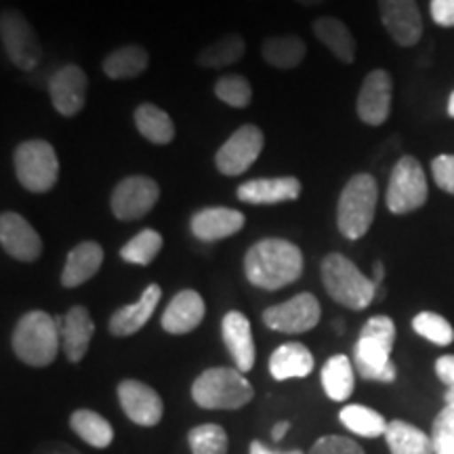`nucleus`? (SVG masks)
<instances>
[{"label":"nucleus","instance_id":"nucleus-1","mask_svg":"<svg viewBox=\"0 0 454 454\" xmlns=\"http://www.w3.org/2000/svg\"><path fill=\"white\" fill-rule=\"evenodd\" d=\"M244 274L253 286L278 291L297 282L303 274V254L297 244L284 238H263L248 248L244 257Z\"/></svg>","mask_w":454,"mask_h":454},{"label":"nucleus","instance_id":"nucleus-2","mask_svg":"<svg viewBox=\"0 0 454 454\" xmlns=\"http://www.w3.org/2000/svg\"><path fill=\"white\" fill-rule=\"evenodd\" d=\"M395 343V325L389 316H372L362 326L354 348V366L366 381L394 383L397 368L391 362Z\"/></svg>","mask_w":454,"mask_h":454},{"label":"nucleus","instance_id":"nucleus-3","mask_svg":"<svg viewBox=\"0 0 454 454\" xmlns=\"http://www.w3.org/2000/svg\"><path fill=\"white\" fill-rule=\"evenodd\" d=\"M11 345H13L15 356L27 366L44 368L53 364L61 345L57 317L43 309L27 311L15 325Z\"/></svg>","mask_w":454,"mask_h":454},{"label":"nucleus","instance_id":"nucleus-4","mask_svg":"<svg viewBox=\"0 0 454 454\" xmlns=\"http://www.w3.org/2000/svg\"><path fill=\"white\" fill-rule=\"evenodd\" d=\"M322 284L333 301L343 308L362 311L377 299L379 286L366 278L351 259L340 253H331L322 259Z\"/></svg>","mask_w":454,"mask_h":454},{"label":"nucleus","instance_id":"nucleus-5","mask_svg":"<svg viewBox=\"0 0 454 454\" xmlns=\"http://www.w3.org/2000/svg\"><path fill=\"white\" fill-rule=\"evenodd\" d=\"M254 389L238 368H207L192 385V397L204 411H238L253 400Z\"/></svg>","mask_w":454,"mask_h":454},{"label":"nucleus","instance_id":"nucleus-6","mask_svg":"<svg viewBox=\"0 0 454 454\" xmlns=\"http://www.w3.org/2000/svg\"><path fill=\"white\" fill-rule=\"evenodd\" d=\"M377 179L368 173H357L340 190L337 204L339 231L348 240H360L371 230L377 213Z\"/></svg>","mask_w":454,"mask_h":454},{"label":"nucleus","instance_id":"nucleus-7","mask_svg":"<svg viewBox=\"0 0 454 454\" xmlns=\"http://www.w3.org/2000/svg\"><path fill=\"white\" fill-rule=\"evenodd\" d=\"M13 164L17 181L32 194L53 190L59 179V158L55 147L44 139H30L17 145Z\"/></svg>","mask_w":454,"mask_h":454},{"label":"nucleus","instance_id":"nucleus-8","mask_svg":"<svg viewBox=\"0 0 454 454\" xmlns=\"http://www.w3.org/2000/svg\"><path fill=\"white\" fill-rule=\"evenodd\" d=\"M0 41L17 70L32 72L41 64L43 44L38 41V34L27 17L17 9H4L0 15Z\"/></svg>","mask_w":454,"mask_h":454},{"label":"nucleus","instance_id":"nucleus-9","mask_svg":"<svg viewBox=\"0 0 454 454\" xmlns=\"http://www.w3.org/2000/svg\"><path fill=\"white\" fill-rule=\"evenodd\" d=\"M427 177L421 162L414 156H402L391 170L387 194H385L389 213L406 215L417 211L427 202Z\"/></svg>","mask_w":454,"mask_h":454},{"label":"nucleus","instance_id":"nucleus-10","mask_svg":"<svg viewBox=\"0 0 454 454\" xmlns=\"http://www.w3.org/2000/svg\"><path fill=\"white\" fill-rule=\"evenodd\" d=\"M263 130L254 124H242L215 154V164H217L219 173L225 177L244 175L257 162L261 152H263Z\"/></svg>","mask_w":454,"mask_h":454},{"label":"nucleus","instance_id":"nucleus-11","mask_svg":"<svg viewBox=\"0 0 454 454\" xmlns=\"http://www.w3.org/2000/svg\"><path fill=\"white\" fill-rule=\"evenodd\" d=\"M322 317L320 301L311 293H299L280 305H271L263 311V325L270 331L284 334H301L317 326Z\"/></svg>","mask_w":454,"mask_h":454},{"label":"nucleus","instance_id":"nucleus-12","mask_svg":"<svg viewBox=\"0 0 454 454\" xmlns=\"http://www.w3.org/2000/svg\"><path fill=\"white\" fill-rule=\"evenodd\" d=\"M160 185L147 175H130L114 187L110 207L114 217L121 221H137L156 207Z\"/></svg>","mask_w":454,"mask_h":454},{"label":"nucleus","instance_id":"nucleus-13","mask_svg":"<svg viewBox=\"0 0 454 454\" xmlns=\"http://www.w3.org/2000/svg\"><path fill=\"white\" fill-rule=\"evenodd\" d=\"M118 402L122 411L135 425L141 427H154L162 421L164 404L156 389L137 379H124L118 385Z\"/></svg>","mask_w":454,"mask_h":454},{"label":"nucleus","instance_id":"nucleus-14","mask_svg":"<svg viewBox=\"0 0 454 454\" xmlns=\"http://www.w3.org/2000/svg\"><path fill=\"white\" fill-rule=\"evenodd\" d=\"M379 13L391 41L412 47L423 36V17L417 0H379Z\"/></svg>","mask_w":454,"mask_h":454},{"label":"nucleus","instance_id":"nucleus-15","mask_svg":"<svg viewBox=\"0 0 454 454\" xmlns=\"http://www.w3.org/2000/svg\"><path fill=\"white\" fill-rule=\"evenodd\" d=\"M0 244L3 251L21 263H34L43 254V240L30 221L20 213L0 215Z\"/></svg>","mask_w":454,"mask_h":454},{"label":"nucleus","instance_id":"nucleus-16","mask_svg":"<svg viewBox=\"0 0 454 454\" xmlns=\"http://www.w3.org/2000/svg\"><path fill=\"white\" fill-rule=\"evenodd\" d=\"M87 90L89 78L78 66H64L49 81L51 104H53L55 112H59L64 118H74L82 112Z\"/></svg>","mask_w":454,"mask_h":454},{"label":"nucleus","instance_id":"nucleus-17","mask_svg":"<svg viewBox=\"0 0 454 454\" xmlns=\"http://www.w3.org/2000/svg\"><path fill=\"white\" fill-rule=\"evenodd\" d=\"M391 93H394V82H391L389 72L372 70L357 93V118L371 127H381L389 118Z\"/></svg>","mask_w":454,"mask_h":454},{"label":"nucleus","instance_id":"nucleus-18","mask_svg":"<svg viewBox=\"0 0 454 454\" xmlns=\"http://www.w3.org/2000/svg\"><path fill=\"white\" fill-rule=\"evenodd\" d=\"M61 334V349L72 364H78L87 356L95 334V322L84 305H74L66 316L57 317Z\"/></svg>","mask_w":454,"mask_h":454},{"label":"nucleus","instance_id":"nucleus-19","mask_svg":"<svg viewBox=\"0 0 454 454\" xmlns=\"http://www.w3.org/2000/svg\"><path fill=\"white\" fill-rule=\"evenodd\" d=\"M221 334H223V343L238 371H253L257 349H254L253 328L248 317L242 311H227L223 322H221Z\"/></svg>","mask_w":454,"mask_h":454},{"label":"nucleus","instance_id":"nucleus-20","mask_svg":"<svg viewBox=\"0 0 454 454\" xmlns=\"http://www.w3.org/2000/svg\"><path fill=\"white\" fill-rule=\"evenodd\" d=\"M160 299H162L160 284H150L135 303L124 305V308L114 311L110 322H107L110 333L114 337H130V334L139 333L141 328L150 322V317L154 316Z\"/></svg>","mask_w":454,"mask_h":454},{"label":"nucleus","instance_id":"nucleus-21","mask_svg":"<svg viewBox=\"0 0 454 454\" xmlns=\"http://www.w3.org/2000/svg\"><path fill=\"white\" fill-rule=\"evenodd\" d=\"M247 223L244 213L227 207H208L198 211L190 221V230L198 240L217 242L236 236Z\"/></svg>","mask_w":454,"mask_h":454},{"label":"nucleus","instance_id":"nucleus-22","mask_svg":"<svg viewBox=\"0 0 454 454\" xmlns=\"http://www.w3.org/2000/svg\"><path fill=\"white\" fill-rule=\"evenodd\" d=\"M204 314H207V305L200 293L187 288L170 299L162 314V328L168 334H187L200 326Z\"/></svg>","mask_w":454,"mask_h":454},{"label":"nucleus","instance_id":"nucleus-23","mask_svg":"<svg viewBox=\"0 0 454 454\" xmlns=\"http://www.w3.org/2000/svg\"><path fill=\"white\" fill-rule=\"evenodd\" d=\"M238 200L248 204H280L293 202L301 196V181L297 177H263L251 179L238 187Z\"/></svg>","mask_w":454,"mask_h":454},{"label":"nucleus","instance_id":"nucleus-24","mask_svg":"<svg viewBox=\"0 0 454 454\" xmlns=\"http://www.w3.org/2000/svg\"><path fill=\"white\" fill-rule=\"evenodd\" d=\"M104 263V248L99 242L84 240L67 253L64 271H61V284L66 288L82 286L90 278L98 274Z\"/></svg>","mask_w":454,"mask_h":454},{"label":"nucleus","instance_id":"nucleus-25","mask_svg":"<svg viewBox=\"0 0 454 454\" xmlns=\"http://www.w3.org/2000/svg\"><path fill=\"white\" fill-rule=\"evenodd\" d=\"M314 356L303 343H284L274 349L270 357V372L276 381H288V379H303L314 371Z\"/></svg>","mask_w":454,"mask_h":454},{"label":"nucleus","instance_id":"nucleus-26","mask_svg":"<svg viewBox=\"0 0 454 454\" xmlns=\"http://www.w3.org/2000/svg\"><path fill=\"white\" fill-rule=\"evenodd\" d=\"M311 27H314L317 41L325 44V47L337 57L340 64H348V66L354 64L357 43L354 34H351V30L343 24V21L337 20V17L322 15L317 17Z\"/></svg>","mask_w":454,"mask_h":454},{"label":"nucleus","instance_id":"nucleus-27","mask_svg":"<svg viewBox=\"0 0 454 454\" xmlns=\"http://www.w3.org/2000/svg\"><path fill=\"white\" fill-rule=\"evenodd\" d=\"M356 366L351 364L348 356L337 354L328 357L326 364L322 366V387L325 394L331 397L333 402H345L349 400L356 387Z\"/></svg>","mask_w":454,"mask_h":454},{"label":"nucleus","instance_id":"nucleus-28","mask_svg":"<svg viewBox=\"0 0 454 454\" xmlns=\"http://www.w3.org/2000/svg\"><path fill=\"white\" fill-rule=\"evenodd\" d=\"M261 55L271 67L278 70H293L301 66V61L308 55V44L301 36H270L261 44Z\"/></svg>","mask_w":454,"mask_h":454},{"label":"nucleus","instance_id":"nucleus-29","mask_svg":"<svg viewBox=\"0 0 454 454\" xmlns=\"http://www.w3.org/2000/svg\"><path fill=\"white\" fill-rule=\"evenodd\" d=\"M150 66V53L139 44H124L104 59V74L112 81H129L139 76Z\"/></svg>","mask_w":454,"mask_h":454},{"label":"nucleus","instance_id":"nucleus-30","mask_svg":"<svg viewBox=\"0 0 454 454\" xmlns=\"http://www.w3.org/2000/svg\"><path fill=\"white\" fill-rule=\"evenodd\" d=\"M247 53V41L240 34L231 32L225 36L217 38V41L207 44L196 57V64L208 70H221V67L234 66L242 59Z\"/></svg>","mask_w":454,"mask_h":454},{"label":"nucleus","instance_id":"nucleus-31","mask_svg":"<svg viewBox=\"0 0 454 454\" xmlns=\"http://www.w3.org/2000/svg\"><path fill=\"white\" fill-rule=\"evenodd\" d=\"M385 440H387L391 454H434L431 435L411 423L400 421V419L387 425Z\"/></svg>","mask_w":454,"mask_h":454},{"label":"nucleus","instance_id":"nucleus-32","mask_svg":"<svg viewBox=\"0 0 454 454\" xmlns=\"http://www.w3.org/2000/svg\"><path fill=\"white\" fill-rule=\"evenodd\" d=\"M135 127L141 137L154 145H167L175 139V124L162 107L154 104H141L135 110Z\"/></svg>","mask_w":454,"mask_h":454},{"label":"nucleus","instance_id":"nucleus-33","mask_svg":"<svg viewBox=\"0 0 454 454\" xmlns=\"http://www.w3.org/2000/svg\"><path fill=\"white\" fill-rule=\"evenodd\" d=\"M70 427L84 444L99 448V450L101 448H107L114 442L112 423L101 417L99 412L89 411V408H81V411L72 412Z\"/></svg>","mask_w":454,"mask_h":454},{"label":"nucleus","instance_id":"nucleus-34","mask_svg":"<svg viewBox=\"0 0 454 454\" xmlns=\"http://www.w3.org/2000/svg\"><path fill=\"white\" fill-rule=\"evenodd\" d=\"M339 419L345 425V429H349L356 435H362V438H379V435H385L389 425L381 412L360 404L345 406L339 412Z\"/></svg>","mask_w":454,"mask_h":454},{"label":"nucleus","instance_id":"nucleus-35","mask_svg":"<svg viewBox=\"0 0 454 454\" xmlns=\"http://www.w3.org/2000/svg\"><path fill=\"white\" fill-rule=\"evenodd\" d=\"M162 244V236L156 230H152V227H145V230H141L137 236H133L124 244L121 248V257L130 265L145 268V265H150L160 254Z\"/></svg>","mask_w":454,"mask_h":454},{"label":"nucleus","instance_id":"nucleus-36","mask_svg":"<svg viewBox=\"0 0 454 454\" xmlns=\"http://www.w3.org/2000/svg\"><path fill=\"white\" fill-rule=\"evenodd\" d=\"M187 444H190L192 454H227L230 440H227V431L221 425L204 423L190 429Z\"/></svg>","mask_w":454,"mask_h":454},{"label":"nucleus","instance_id":"nucleus-37","mask_svg":"<svg viewBox=\"0 0 454 454\" xmlns=\"http://www.w3.org/2000/svg\"><path fill=\"white\" fill-rule=\"evenodd\" d=\"M414 333L421 334L423 339L431 340V343L446 348L454 340V328L444 316L434 314V311H421V314L414 316L412 320Z\"/></svg>","mask_w":454,"mask_h":454},{"label":"nucleus","instance_id":"nucleus-38","mask_svg":"<svg viewBox=\"0 0 454 454\" xmlns=\"http://www.w3.org/2000/svg\"><path fill=\"white\" fill-rule=\"evenodd\" d=\"M215 95L219 101L231 107H247L253 99L251 82L240 74H227L215 82Z\"/></svg>","mask_w":454,"mask_h":454},{"label":"nucleus","instance_id":"nucleus-39","mask_svg":"<svg viewBox=\"0 0 454 454\" xmlns=\"http://www.w3.org/2000/svg\"><path fill=\"white\" fill-rule=\"evenodd\" d=\"M434 454H454V406H444L431 429Z\"/></svg>","mask_w":454,"mask_h":454},{"label":"nucleus","instance_id":"nucleus-40","mask_svg":"<svg viewBox=\"0 0 454 454\" xmlns=\"http://www.w3.org/2000/svg\"><path fill=\"white\" fill-rule=\"evenodd\" d=\"M308 454H366L357 442L345 435H322Z\"/></svg>","mask_w":454,"mask_h":454},{"label":"nucleus","instance_id":"nucleus-41","mask_svg":"<svg viewBox=\"0 0 454 454\" xmlns=\"http://www.w3.org/2000/svg\"><path fill=\"white\" fill-rule=\"evenodd\" d=\"M431 173H434V181L438 184L440 190L454 196V156L442 154L435 158L431 162Z\"/></svg>","mask_w":454,"mask_h":454},{"label":"nucleus","instance_id":"nucleus-42","mask_svg":"<svg viewBox=\"0 0 454 454\" xmlns=\"http://www.w3.org/2000/svg\"><path fill=\"white\" fill-rule=\"evenodd\" d=\"M431 17L442 27H454V0H431Z\"/></svg>","mask_w":454,"mask_h":454},{"label":"nucleus","instance_id":"nucleus-43","mask_svg":"<svg viewBox=\"0 0 454 454\" xmlns=\"http://www.w3.org/2000/svg\"><path fill=\"white\" fill-rule=\"evenodd\" d=\"M435 374L448 389H454V356H442L435 362Z\"/></svg>","mask_w":454,"mask_h":454},{"label":"nucleus","instance_id":"nucleus-44","mask_svg":"<svg viewBox=\"0 0 454 454\" xmlns=\"http://www.w3.org/2000/svg\"><path fill=\"white\" fill-rule=\"evenodd\" d=\"M34 454H81L66 442H44L34 450Z\"/></svg>","mask_w":454,"mask_h":454},{"label":"nucleus","instance_id":"nucleus-45","mask_svg":"<svg viewBox=\"0 0 454 454\" xmlns=\"http://www.w3.org/2000/svg\"><path fill=\"white\" fill-rule=\"evenodd\" d=\"M248 454H305V452L299 450V448H294V450H271V448L265 446L263 442L254 440V442H251Z\"/></svg>","mask_w":454,"mask_h":454},{"label":"nucleus","instance_id":"nucleus-46","mask_svg":"<svg viewBox=\"0 0 454 454\" xmlns=\"http://www.w3.org/2000/svg\"><path fill=\"white\" fill-rule=\"evenodd\" d=\"M288 429H291V421H278L274 427H271V440L276 442H282L284 435L288 434Z\"/></svg>","mask_w":454,"mask_h":454},{"label":"nucleus","instance_id":"nucleus-47","mask_svg":"<svg viewBox=\"0 0 454 454\" xmlns=\"http://www.w3.org/2000/svg\"><path fill=\"white\" fill-rule=\"evenodd\" d=\"M372 271H374V276H372V282L377 284V286H381V282H383V278H385V268H383V263H381V261H377V263H374Z\"/></svg>","mask_w":454,"mask_h":454},{"label":"nucleus","instance_id":"nucleus-48","mask_svg":"<svg viewBox=\"0 0 454 454\" xmlns=\"http://www.w3.org/2000/svg\"><path fill=\"white\" fill-rule=\"evenodd\" d=\"M294 3L303 4V7H317V4H325L326 0H294Z\"/></svg>","mask_w":454,"mask_h":454},{"label":"nucleus","instance_id":"nucleus-49","mask_svg":"<svg viewBox=\"0 0 454 454\" xmlns=\"http://www.w3.org/2000/svg\"><path fill=\"white\" fill-rule=\"evenodd\" d=\"M448 116L454 118V90H452L450 99H448Z\"/></svg>","mask_w":454,"mask_h":454},{"label":"nucleus","instance_id":"nucleus-50","mask_svg":"<svg viewBox=\"0 0 454 454\" xmlns=\"http://www.w3.org/2000/svg\"><path fill=\"white\" fill-rule=\"evenodd\" d=\"M446 404L448 406H454V389H448L446 391Z\"/></svg>","mask_w":454,"mask_h":454}]
</instances>
